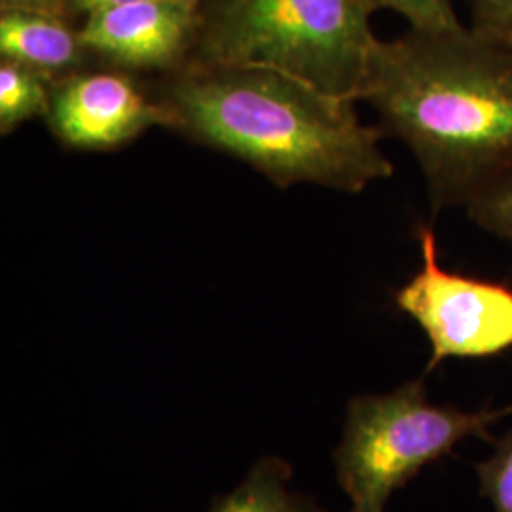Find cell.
Instances as JSON below:
<instances>
[{"mask_svg":"<svg viewBox=\"0 0 512 512\" xmlns=\"http://www.w3.org/2000/svg\"><path fill=\"white\" fill-rule=\"evenodd\" d=\"M363 101L385 135L414 152L435 211L465 209L512 173V46L505 42L467 27L382 42Z\"/></svg>","mask_w":512,"mask_h":512,"instance_id":"cell-1","label":"cell"},{"mask_svg":"<svg viewBox=\"0 0 512 512\" xmlns=\"http://www.w3.org/2000/svg\"><path fill=\"white\" fill-rule=\"evenodd\" d=\"M175 128L253 165L277 186L321 184L359 194L389 179L382 128L355 101L268 67L190 63L165 86Z\"/></svg>","mask_w":512,"mask_h":512,"instance_id":"cell-2","label":"cell"},{"mask_svg":"<svg viewBox=\"0 0 512 512\" xmlns=\"http://www.w3.org/2000/svg\"><path fill=\"white\" fill-rule=\"evenodd\" d=\"M370 12L366 0H215L192 63L268 67L363 101L382 44Z\"/></svg>","mask_w":512,"mask_h":512,"instance_id":"cell-3","label":"cell"},{"mask_svg":"<svg viewBox=\"0 0 512 512\" xmlns=\"http://www.w3.org/2000/svg\"><path fill=\"white\" fill-rule=\"evenodd\" d=\"M512 406L463 412L427 401L423 378L387 395L355 397L348 404L344 439L334 452L340 486L351 512H384L391 494L421 469L450 456L461 440L492 442L490 427Z\"/></svg>","mask_w":512,"mask_h":512,"instance_id":"cell-4","label":"cell"},{"mask_svg":"<svg viewBox=\"0 0 512 512\" xmlns=\"http://www.w3.org/2000/svg\"><path fill=\"white\" fill-rule=\"evenodd\" d=\"M418 241L420 272L395 293V304L429 338L425 374L450 357L486 359L512 349L511 285L446 272L437 234L427 226L418 230Z\"/></svg>","mask_w":512,"mask_h":512,"instance_id":"cell-5","label":"cell"},{"mask_svg":"<svg viewBox=\"0 0 512 512\" xmlns=\"http://www.w3.org/2000/svg\"><path fill=\"white\" fill-rule=\"evenodd\" d=\"M46 118L59 141L82 150H112L154 126L175 128L164 101L120 71H80L55 82Z\"/></svg>","mask_w":512,"mask_h":512,"instance_id":"cell-6","label":"cell"},{"mask_svg":"<svg viewBox=\"0 0 512 512\" xmlns=\"http://www.w3.org/2000/svg\"><path fill=\"white\" fill-rule=\"evenodd\" d=\"M194 6L141 2L86 14L78 31L88 52L133 71H165L183 57L194 25Z\"/></svg>","mask_w":512,"mask_h":512,"instance_id":"cell-7","label":"cell"},{"mask_svg":"<svg viewBox=\"0 0 512 512\" xmlns=\"http://www.w3.org/2000/svg\"><path fill=\"white\" fill-rule=\"evenodd\" d=\"M2 59L21 63L59 82L80 73V61L88 48L80 33L44 10L4 8L0 16Z\"/></svg>","mask_w":512,"mask_h":512,"instance_id":"cell-8","label":"cell"},{"mask_svg":"<svg viewBox=\"0 0 512 512\" xmlns=\"http://www.w3.org/2000/svg\"><path fill=\"white\" fill-rule=\"evenodd\" d=\"M293 467L277 456L262 458L232 494L217 497L209 512H327L311 497L291 494Z\"/></svg>","mask_w":512,"mask_h":512,"instance_id":"cell-9","label":"cell"},{"mask_svg":"<svg viewBox=\"0 0 512 512\" xmlns=\"http://www.w3.org/2000/svg\"><path fill=\"white\" fill-rule=\"evenodd\" d=\"M54 80L21 63L2 59L0 63V131L12 133L23 122L48 116Z\"/></svg>","mask_w":512,"mask_h":512,"instance_id":"cell-10","label":"cell"},{"mask_svg":"<svg viewBox=\"0 0 512 512\" xmlns=\"http://www.w3.org/2000/svg\"><path fill=\"white\" fill-rule=\"evenodd\" d=\"M372 10L387 8L410 21L412 31L456 33L465 29L456 14V0H366Z\"/></svg>","mask_w":512,"mask_h":512,"instance_id":"cell-11","label":"cell"},{"mask_svg":"<svg viewBox=\"0 0 512 512\" xmlns=\"http://www.w3.org/2000/svg\"><path fill=\"white\" fill-rule=\"evenodd\" d=\"M465 211L480 230L512 245V173L478 194Z\"/></svg>","mask_w":512,"mask_h":512,"instance_id":"cell-12","label":"cell"},{"mask_svg":"<svg viewBox=\"0 0 512 512\" xmlns=\"http://www.w3.org/2000/svg\"><path fill=\"white\" fill-rule=\"evenodd\" d=\"M494 446V456L476 465L478 492L494 503L495 512H512V431Z\"/></svg>","mask_w":512,"mask_h":512,"instance_id":"cell-13","label":"cell"},{"mask_svg":"<svg viewBox=\"0 0 512 512\" xmlns=\"http://www.w3.org/2000/svg\"><path fill=\"white\" fill-rule=\"evenodd\" d=\"M509 18H512V0H473L471 29L480 35L494 33Z\"/></svg>","mask_w":512,"mask_h":512,"instance_id":"cell-14","label":"cell"},{"mask_svg":"<svg viewBox=\"0 0 512 512\" xmlns=\"http://www.w3.org/2000/svg\"><path fill=\"white\" fill-rule=\"evenodd\" d=\"M67 2L71 8L90 14L101 8H109V6H120V4H141V2H173V4H186V6H198V0H63Z\"/></svg>","mask_w":512,"mask_h":512,"instance_id":"cell-15","label":"cell"},{"mask_svg":"<svg viewBox=\"0 0 512 512\" xmlns=\"http://www.w3.org/2000/svg\"><path fill=\"white\" fill-rule=\"evenodd\" d=\"M478 35H480V33H478ZM484 37L495 38V40H499V42H505V44L512 46V18L507 19L503 25H499L494 33L484 35Z\"/></svg>","mask_w":512,"mask_h":512,"instance_id":"cell-16","label":"cell"},{"mask_svg":"<svg viewBox=\"0 0 512 512\" xmlns=\"http://www.w3.org/2000/svg\"><path fill=\"white\" fill-rule=\"evenodd\" d=\"M52 0H2L4 8H25V10H40L38 6H44Z\"/></svg>","mask_w":512,"mask_h":512,"instance_id":"cell-17","label":"cell"}]
</instances>
